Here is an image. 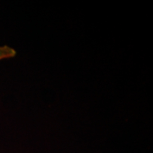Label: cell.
<instances>
[{
	"mask_svg": "<svg viewBox=\"0 0 153 153\" xmlns=\"http://www.w3.org/2000/svg\"><path fill=\"white\" fill-rule=\"evenodd\" d=\"M16 55V51L7 45L0 46V60L13 58Z\"/></svg>",
	"mask_w": 153,
	"mask_h": 153,
	"instance_id": "obj_1",
	"label": "cell"
}]
</instances>
